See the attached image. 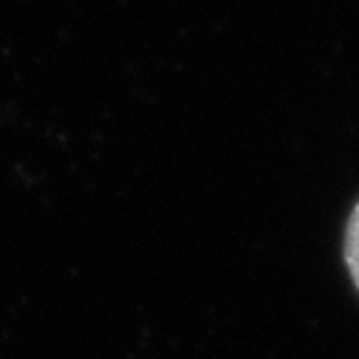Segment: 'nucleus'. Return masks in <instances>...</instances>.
I'll use <instances>...</instances> for the list:
<instances>
[{
  "label": "nucleus",
  "mask_w": 359,
  "mask_h": 359,
  "mask_svg": "<svg viewBox=\"0 0 359 359\" xmlns=\"http://www.w3.org/2000/svg\"><path fill=\"white\" fill-rule=\"evenodd\" d=\"M345 260L351 269V278L359 289V204L353 207V215L348 221V232H345Z\"/></svg>",
  "instance_id": "nucleus-1"
}]
</instances>
